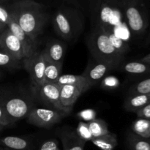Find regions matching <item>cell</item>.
<instances>
[{"instance_id": "1", "label": "cell", "mask_w": 150, "mask_h": 150, "mask_svg": "<svg viewBox=\"0 0 150 150\" xmlns=\"http://www.w3.org/2000/svg\"><path fill=\"white\" fill-rule=\"evenodd\" d=\"M11 16L34 41L44 30L49 16L46 6L35 0H19L7 2Z\"/></svg>"}, {"instance_id": "2", "label": "cell", "mask_w": 150, "mask_h": 150, "mask_svg": "<svg viewBox=\"0 0 150 150\" xmlns=\"http://www.w3.org/2000/svg\"><path fill=\"white\" fill-rule=\"evenodd\" d=\"M87 46L94 59L111 64L117 70L125 59L124 56L112 45L106 27L102 24H98L92 31L87 39Z\"/></svg>"}, {"instance_id": "3", "label": "cell", "mask_w": 150, "mask_h": 150, "mask_svg": "<svg viewBox=\"0 0 150 150\" xmlns=\"http://www.w3.org/2000/svg\"><path fill=\"white\" fill-rule=\"evenodd\" d=\"M53 25L57 35L66 40H71L81 31L83 17L79 10L63 6L59 7L54 13Z\"/></svg>"}, {"instance_id": "4", "label": "cell", "mask_w": 150, "mask_h": 150, "mask_svg": "<svg viewBox=\"0 0 150 150\" xmlns=\"http://www.w3.org/2000/svg\"><path fill=\"white\" fill-rule=\"evenodd\" d=\"M129 28L136 36L143 35L149 25L144 0H125L122 7Z\"/></svg>"}, {"instance_id": "5", "label": "cell", "mask_w": 150, "mask_h": 150, "mask_svg": "<svg viewBox=\"0 0 150 150\" xmlns=\"http://www.w3.org/2000/svg\"><path fill=\"white\" fill-rule=\"evenodd\" d=\"M66 114L54 108H32L26 117L27 122L41 128H49L58 123Z\"/></svg>"}, {"instance_id": "6", "label": "cell", "mask_w": 150, "mask_h": 150, "mask_svg": "<svg viewBox=\"0 0 150 150\" xmlns=\"http://www.w3.org/2000/svg\"><path fill=\"white\" fill-rule=\"evenodd\" d=\"M23 66L30 76L35 87H38L45 83V61L42 51H37L32 55L22 60Z\"/></svg>"}, {"instance_id": "7", "label": "cell", "mask_w": 150, "mask_h": 150, "mask_svg": "<svg viewBox=\"0 0 150 150\" xmlns=\"http://www.w3.org/2000/svg\"><path fill=\"white\" fill-rule=\"evenodd\" d=\"M2 103L12 123L27 117L33 108L30 101L22 98H10Z\"/></svg>"}, {"instance_id": "8", "label": "cell", "mask_w": 150, "mask_h": 150, "mask_svg": "<svg viewBox=\"0 0 150 150\" xmlns=\"http://www.w3.org/2000/svg\"><path fill=\"white\" fill-rule=\"evenodd\" d=\"M60 86L57 83H45L38 87L33 86V91L40 100L52 108L63 112L59 101Z\"/></svg>"}, {"instance_id": "9", "label": "cell", "mask_w": 150, "mask_h": 150, "mask_svg": "<svg viewBox=\"0 0 150 150\" xmlns=\"http://www.w3.org/2000/svg\"><path fill=\"white\" fill-rule=\"evenodd\" d=\"M0 48L19 61L26 58L21 42L7 28L0 35Z\"/></svg>"}, {"instance_id": "10", "label": "cell", "mask_w": 150, "mask_h": 150, "mask_svg": "<svg viewBox=\"0 0 150 150\" xmlns=\"http://www.w3.org/2000/svg\"><path fill=\"white\" fill-rule=\"evenodd\" d=\"M113 70L117 69L111 64L94 59V61L90 62L88 64L81 76L85 78L90 87H92L102 81L108 72Z\"/></svg>"}, {"instance_id": "11", "label": "cell", "mask_w": 150, "mask_h": 150, "mask_svg": "<svg viewBox=\"0 0 150 150\" xmlns=\"http://www.w3.org/2000/svg\"><path fill=\"white\" fill-rule=\"evenodd\" d=\"M83 93V91L76 86L63 85L60 86V105L62 110L66 115L71 112L73 105Z\"/></svg>"}, {"instance_id": "12", "label": "cell", "mask_w": 150, "mask_h": 150, "mask_svg": "<svg viewBox=\"0 0 150 150\" xmlns=\"http://www.w3.org/2000/svg\"><path fill=\"white\" fill-rule=\"evenodd\" d=\"M7 29L21 42L26 57L32 55L34 53L36 52L37 49H38V42L32 40L13 17L7 23Z\"/></svg>"}, {"instance_id": "13", "label": "cell", "mask_w": 150, "mask_h": 150, "mask_svg": "<svg viewBox=\"0 0 150 150\" xmlns=\"http://www.w3.org/2000/svg\"><path fill=\"white\" fill-rule=\"evenodd\" d=\"M59 139L63 145V150H83L86 142L82 140L76 131L70 128L61 129L58 132Z\"/></svg>"}, {"instance_id": "14", "label": "cell", "mask_w": 150, "mask_h": 150, "mask_svg": "<svg viewBox=\"0 0 150 150\" xmlns=\"http://www.w3.org/2000/svg\"><path fill=\"white\" fill-rule=\"evenodd\" d=\"M42 53L44 58L46 59L53 62L63 64L65 54V45L58 40H50Z\"/></svg>"}, {"instance_id": "15", "label": "cell", "mask_w": 150, "mask_h": 150, "mask_svg": "<svg viewBox=\"0 0 150 150\" xmlns=\"http://www.w3.org/2000/svg\"><path fill=\"white\" fill-rule=\"evenodd\" d=\"M150 103V94L130 95L124 103L125 109L129 112H137Z\"/></svg>"}, {"instance_id": "16", "label": "cell", "mask_w": 150, "mask_h": 150, "mask_svg": "<svg viewBox=\"0 0 150 150\" xmlns=\"http://www.w3.org/2000/svg\"><path fill=\"white\" fill-rule=\"evenodd\" d=\"M57 83L60 86L63 85L76 86L81 89L83 93L91 88L85 78L83 77L81 75H61L57 80Z\"/></svg>"}, {"instance_id": "17", "label": "cell", "mask_w": 150, "mask_h": 150, "mask_svg": "<svg viewBox=\"0 0 150 150\" xmlns=\"http://www.w3.org/2000/svg\"><path fill=\"white\" fill-rule=\"evenodd\" d=\"M117 70L130 74H144L150 73V64L143 62H130L122 63Z\"/></svg>"}, {"instance_id": "18", "label": "cell", "mask_w": 150, "mask_h": 150, "mask_svg": "<svg viewBox=\"0 0 150 150\" xmlns=\"http://www.w3.org/2000/svg\"><path fill=\"white\" fill-rule=\"evenodd\" d=\"M91 142L100 150H114L118 144L117 135L111 132L100 137L92 139Z\"/></svg>"}, {"instance_id": "19", "label": "cell", "mask_w": 150, "mask_h": 150, "mask_svg": "<svg viewBox=\"0 0 150 150\" xmlns=\"http://www.w3.org/2000/svg\"><path fill=\"white\" fill-rule=\"evenodd\" d=\"M45 83H57V80L61 76L63 64L53 62L46 59H45Z\"/></svg>"}, {"instance_id": "20", "label": "cell", "mask_w": 150, "mask_h": 150, "mask_svg": "<svg viewBox=\"0 0 150 150\" xmlns=\"http://www.w3.org/2000/svg\"><path fill=\"white\" fill-rule=\"evenodd\" d=\"M0 143L13 150H25L29 147V142L25 139L18 136H6L0 139Z\"/></svg>"}, {"instance_id": "21", "label": "cell", "mask_w": 150, "mask_h": 150, "mask_svg": "<svg viewBox=\"0 0 150 150\" xmlns=\"http://www.w3.org/2000/svg\"><path fill=\"white\" fill-rule=\"evenodd\" d=\"M127 142L130 150H150V138L144 139L130 133L127 136Z\"/></svg>"}, {"instance_id": "22", "label": "cell", "mask_w": 150, "mask_h": 150, "mask_svg": "<svg viewBox=\"0 0 150 150\" xmlns=\"http://www.w3.org/2000/svg\"><path fill=\"white\" fill-rule=\"evenodd\" d=\"M133 133L144 139L150 138V121L143 118L135 120L132 125Z\"/></svg>"}, {"instance_id": "23", "label": "cell", "mask_w": 150, "mask_h": 150, "mask_svg": "<svg viewBox=\"0 0 150 150\" xmlns=\"http://www.w3.org/2000/svg\"><path fill=\"white\" fill-rule=\"evenodd\" d=\"M87 123L93 139L100 137L110 132L106 122L101 119H95Z\"/></svg>"}, {"instance_id": "24", "label": "cell", "mask_w": 150, "mask_h": 150, "mask_svg": "<svg viewBox=\"0 0 150 150\" xmlns=\"http://www.w3.org/2000/svg\"><path fill=\"white\" fill-rule=\"evenodd\" d=\"M107 32H108V38H109V40L113 46L114 47V48L119 53H120L122 55H123L125 57V55L127 53H128L129 50H130V47H129L128 43L127 42H125L124 40L122 39V38H119L117 35H115V34L111 32V31H109L107 29Z\"/></svg>"}, {"instance_id": "25", "label": "cell", "mask_w": 150, "mask_h": 150, "mask_svg": "<svg viewBox=\"0 0 150 150\" xmlns=\"http://www.w3.org/2000/svg\"><path fill=\"white\" fill-rule=\"evenodd\" d=\"M21 61L16 59L5 51H0V67L17 68L20 66Z\"/></svg>"}, {"instance_id": "26", "label": "cell", "mask_w": 150, "mask_h": 150, "mask_svg": "<svg viewBox=\"0 0 150 150\" xmlns=\"http://www.w3.org/2000/svg\"><path fill=\"white\" fill-rule=\"evenodd\" d=\"M130 95L150 94V78L133 85L129 90Z\"/></svg>"}, {"instance_id": "27", "label": "cell", "mask_w": 150, "mask_h": 150, "mask_svg": "<svg viewBox=\"0 0 150 150\" xmlns=\"http://www.w3.org/2000/svg\"><path fill=\"white\" fill-rule=\"evenodd\" d=\"M76 131L78 136L84 142H91L92 139H93L90 130H89L87 122L81 121L78 125Z\"/></svg>"}, {"instance_id": "28", "label": "cell", "mask_w": 150, "mask_h": 150, "mask_svg": "<svg viewBox=\"0 0 150 150\" xmlns=\"http://www.w3.org/2000/svg\"><path fill=\"white\" fill-rule=\"evenodd\" d=\"M120 85V81L117 77L113 76H106L101 81V87L106 89H114Z\"/></svg>"}, {"instance_id": "29", "label": "cell", "mask_w": 150, "mask_h": 150, "mask_svg": "<svg viewBox=\"0 0 150 150\" xmlns=\"http://www.w3.org/2000/svg\"><path fill=\"white\" fill-rule=\"evenodd\" d=\"M11 18V14L9 10L7 2H4L0 0V21L7 26Z\"/></svg>"}, {"instance_id": "30", "label": "cell", "mask_w": 150, "mask_h": 150, "mask_svg": "<svg viewBox=\"0 0 150 150\" xmlns=\"http://www.w3.org/2000/svg\"><path fill=\"white\" fill-rule=\"evenodd\" d=\"M78 117L81 120H83L85 122H89L96 119V112H95V111L94 109H89V108H88V109H85L80 111L78 114Z\"/></svg>"}, {"instance_id": "31", "label": "cell", "mask_w": 150, "mask_h": 150, "mask_svg": "<svg viewBox=\"0 0 150 150\" xmlns=\"http://www.w3.org/2000/svg\"><path fill=\"white\" fill-rule=\"evenodd\" d=\"M10 124H12L11 120H10L7 112H6L3 103L0 102V125L4 127V126H7Z\"/></svg>"}, {"instance_id": "32", "label": "cell", "mask_w": 150, "mask_h": 150, "mask_svg": "<svg viewBox=\"0 0 150 150\" xmlns=\"http://www.w3.org/2000/svg\"><path fill=\"white\" fill-rule=\"evenodd\" d=\"M96 4H107L112 7H121L122 8L124 5L125 0H92Z\"/></svg>"}, {"instance_id": "33", "label": "cell", "mask_w": 150, "mask_h": 150, "mask_svg": "<svg viewBox=\"0 0 150 150\" xmlns=\"http://www.w3.org/2000/svg\"><path fill=\"white\" fill-rule=\"evenodd\" d=\"M40 150H60L58 142L55 139H48L43 142Z\"/></svg>"}, {"instance_id": "34", "label": "cell", "mask_w": 150, "mask_h": 150, "mask_svg": "<svg viewBox=\"0 0 150 150\" xmlns=\"http://www.w3.org/2000/svg\"><path fill=\"white\" fill-rule=\"evenodd\" d=\"M136 114L139 118L146 119L150 121V103L142 109L139 110L137 112H136Z\"/></svg>"}, {"instance_id": "35", "label": "cell", "mask_w": 150, "mask_h": 150, "mask_svg": "<svg viewBox=\"0 0 150 150\" xmlns=\"http://www.w3.org/2000/svg\"><path fill=\"white\" fill-rule=\"evenodd\" d=\"M140 61L143 62H145V63H147V64H150V54H147V55H146L145 57H144L143 58H142V59L140 60Z\"/></svg>"}, {"instance_id": "36", "label": "cell", "mask_w": 150, "mask_h": 150, "mask_svg": "<svg viewBox=\"0 0 150 150\" xmlns=\"http://www.w3.org/2000/svg\"><path fill=\"white\" fill-rule=\"evenodd\" d=\"M7 28V26H6L4 23H3L2 22L0 21V35H1V33H2L3 32H4V30H5Z\"/></svg>"}, {"instance_id": "37", "label": "cell", "mask_w": 150, "mask_h": 150, "mask_svg": "<svg viewBox=\"0 0 150 150\" xmlns=\"http://www.w3.org/2000/svg\"><path fill=\"white\" fill-rule=\"evenodd\" d=\"M1 1H4V2H13V1H19V0H1ZM35 1H36V0H35Z\"/></svg>"}, {"instance_id": "38", "label": "cell", "mask_w": 150, "mask_h": 150, "mask_svg": "<svg viewBox=\"0 0 150 150\" xmlns=\"http://www.w3.org/2000/svg\"><path fill=\"white\" fill-rule=\"evenodd\" d=\"M1 76H2V73H1V72H0V79L1 78Z\"/></svg>"}, {"instance_id": "39", "label": "cell", "mask_w": 150, "mask_h": 150, "mask_svg": "<svg viewBox=\"0 0 150 150\" xmlns=\"http://www.w3.org/2000/svg\"><path fill=\"white\" fill-rule=\"evenodd\" d=\"M3 127H3V126H1V125H0V130H1V129H2V128H3Z\"/></svg>"}, {"instance_id": "40", "label": "cell", "mask_w": 150, "mask_h": 150, "mask_svg": "<svg viewBox=\"0 0 150 150\" xmlns=\"http://www.w3.org/2000/svg\"><path fill=\"white\" fill-rule=\"evenodd\" d=\"M69 1H76V0H67Z\"/></svg>"}, {"instance_id": "41", "label": "cell", "mask_w": 150, "mask_h": 150, "mask_svg": "<svg viewBox=\"0 0 150 150\" xmlns=\"http://www.w3.org/2000/svg\"><path fill=\"white\" fill-rule=\"evenodd\" d=\"M0 150H4V149H3V148H1V147H0Z\"/></svg>"}, {"instance_id": "42", "label": "cell", "mask_w": 150, "mask_h": 150, "mask_svg": "<svg viewBox=\"0 0 150 150\" xmlns=\"http://www.w3.org/2000/svg\"><path fill=\"white\" fill-rule=\"evenodd\" d=\"M4 150H5V149H4Z\"/></svg>"}]
</instances>
